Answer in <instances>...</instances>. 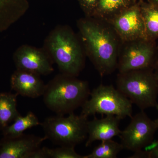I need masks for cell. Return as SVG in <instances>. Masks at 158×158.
Instances as JSON below:
<instances>
[{
  "mask_svg": "<svg viewBox=\"0 0 158 158\" xmlns=\"http://www.w3.org/2000/svg\"><path fill=\"white\" fill-rule=\"evenodd\" d=\"M86 56L101 76L113 73L118 67L119 41L109 23L93 17L80 19L77 23Z\"/></svg>",
  "mask_w": 158,
  "mask_h": 158,
  "instance_id": "obj_1",
  "label": "cell"
},
{
  "mask_svg": "<svg viewBox=\"0 0 158 158\" xmlns=\"http://www.w3.org/2000/svg\"><path fill=\"white\" fill-rule=\"evenodd\" d=\"M42 48L60 73L77 77L85 67L86 55L81 40L69 26L55 27L46 37Z\"/></svg>",
  "mask_w": 158,
  "mask_h": 158,
  "instance_id": "obj_2",
  "label": "cell"
},
{
  "mask_svg": "<svg viewBox=\"0 0 158 158\" xmlns=\"http://www.w3.org/2000/svg\"><path fill=\"white\" fill-rule=\"evenodd\" d=\"M90 94L88 82L60 73L46 85L43 96L49 110L64 116L82 107Z\"/></svg>",
  "mask_w": 158,
  "mask_h": 158,
  "instance_id": "obj_3",
  "label": "cell"
},
{
  "mask_svg": "<svg viewBox=\"0 0 158 158\" xmlns=\"http://www.w3.org/2000/svg\"><path fill=\"white\" fill-rule=\"evenodd\" d=\"M116 84L117 89L141 110L158 103V84L152 68L119 73Z\"/></svg>",
  "mask_w": 158,
  "mask_h": 158,
  "instance_id": "obj_4",
  "label": "cell"
},
{
  "mask_svg": "<svg viewBox=\"0 0 158 158\" xmlns=\"http://www.w3.org/2000/svg\"><path fill=\"white\" fill-rule=\"evenodd\" d=\"M88 117L73 113L67 116L57 115L46 117L40 125L44 136L59 146L75 147L88 138Z\"/></svg>",
  "mask_w": 158,
  "mask_h": 158,
  "instance_id": "obj_5",
  "label": "cell"
},
{
  "mask_svg": "<svg viewBox=\"0 0 158 158\" xmlns=\"http://www.w3.org/2000/svg\"><path fill=\"white\" fill-rule=\"evenodd\" d=\"M90 96L82 106V115H114L121 119L132 116L133 104L112 85H99L90 92Z\"/></svg>",
  "mask_w": 158,
  "mask_h": 158,
  "instance_id": "obj_6",
  "label": "cell"
},
{
  "mask_svg": "<svg viewBox=\"0 0 158 158\" xmlns=\"http://www.w3.org/2000/svg\"><path fill=\"white\" fill-rule=\"evenodd\" d=\"M157 129L154 120L141 110L132 116L129 124L118 136L123 148L134 153L141 151L152 143Z\"/></svg>",
  "mask_w": 158,
  "mask_h": 158,
  "instance_id": "obj_7",
  "label": "cell"
},
{
  "mask_svg": "<svg viewBox=\"0 0 158 158\" xmlns=\"http://www.w3.org/2000/svg\"><path fill=\"white\" fill-rule=\"evenodd\" d=\"M124 43L126 45L118 56L119 73L152 68L156 52V41L139 39Z\"/></svg>",
  "mask_w": 158,
  "mask_h": 158,
  "instance_id": "obj_8",
  "label": "cell"
},
{
  "mask_svg": "<svg viewBox=\"0 0 158 158\" xmlns=\"http://www.w3.org/2000/svg\"><path fill=\"white\" fill-rule=\"evenodd\" d=\"M108 23L123 43L146 39L139 1L122 11Z\"/></svg>",
  "mask_w": 158,
  "mask_h": 158,
  "instance_id": "obj_9",
  "label": "cell"
},
{
  "mask_svg": "<svg viewBox=\"0 0 158 158\" xmlns=\"http://www.w3.org/2000/svg\"><path fill=\"white\" fill-rule=\"evenodd\" d=\"M13 61L16 69L27 71L40 76H47L53 72V62L42 48L23 44L15 51Z\"/></svg>",
  "mask_w": 158,
  "mask_h": 158,
  "instance_id": "obj_10",
  "label": "cell"
},
{
  "mask_svg": "<svg viewBox=\"0 0 158 158\" xmlns=\"http://www.w3.org/2000/svg\"><path fill=\"white\" fill-rule=\"evenodd\" d=\"M47 140L44 137L24 133L13 138L0 140V158H31L32 155Z\"/></svg>",
  "mask_w": 158,
  "mask_h": 158,
  "instance_id": "obj_11",
  "label": "cell"
},
{
  "mask_svg": "<svg viewBox=\"0 0 158 158\" xmlns=\"http://www.w3.org/2000/svg\"><path fill=\"white\" fill-rule=\"evenodd\" d=\"M10 86L19 95L36 98L43 96L46 85L39 75L16 69L11 75Z\"/></svg>",
  "mask_w": 158,
  "mask_h": 158,
  "instance_id": "obj_12",
  "label": "cell"
},
{
  "mask_svg": "<svg viewBox=\"0 0 158 158\" xmlns=\"http://www.w3.org/2000/svg\"><path fill=\"white\" fill-rule=\"evenodd\" d=\"M120 120L114 115H106L105 118L98 119L94 117L88 121V138L85 146L88 147L94 141H106L119 136L121 132L119 128Z\"/></svg>",
  "mask_w": 158,
  "mask_h": 158,
  "instance_id": "obj_13",
  "label": "cell"
},
{
  "mask_svg": "<svg viewBox=\"0 0 158 158\" xmlns=\"http://www.w3.org/2000/svg\"><path fill=\"white\" fill-rule=\"evenodd\" d=\"M29 8L28 0H0V32L8 30Z\"/></svg>",
  "mask_w": 158,
  "mask_h": 158,
  "instance_id": "obj_14",
  "label": "cell"
},
{
  "mask_svg": "<svg viewBox=\"0 0 158 158\" xmlns=\"http://www.w3.org/2000/svg\"><path fill=\"white\" fill-rule=\"evenodd\" d=\"M135 3L133 0H99L92 17L108 23Z\"/></svg>",
  "mask_w": 158,
  "mask_h": 158,
  "instance_id": "obj_15",
  "label": "cell"
},
{
  "mask_svg": "<svg viewBox=\"0 0 158 158\" xmlns=\"http://www.w3.org/2000/svg\"><path fill=\"white\" fill-rule=\"evenodd\" d=\"M17 93L0 92V131L21 115L17 108Z\"/></svg>",
  "mask_w": 158,
  "mask_h": 158,
  "instance_id": "obj_16",
  "label": "cell"
},
{
  "mask_svg": "<svg viewBox=\"0 0 158 158\" xmlns=\"http://www.w3.org/2000/svg\"><path fill=\"white\" fill-rule=\"evenodd\" d=\"M146 39L156 41L158 38V6L143 0L139 1Z\"/></svg>",
  "mask_w": 158,
  "mask_h": 158,
  "instance_id": "obj_17",
  "label": "cell"
},
{
  "mask_svg": "<svg viewBox=\"0 0 158 158\" xmlns=\"http://www.w3.org/2000/svg\"><path fill=\"white\" fill-rule=\"evenodd\" d=\"M40 124L41 123L36 115L30 111L24 116L20 115L15 119L12 124L6 127L2 131L3 137L13 138L23 135L26 130Z\"/></svg>",
  "mask_w": 158,
  "mask_h": 158,
  "instance_id": "obj_18",
  "label": "cell"
},
{
  "mask_svg": "<svg viewBox=\"0 0 158 158\" xmlns=\"http://www.w3.org/2000/svg\"><path fill=\"white\" fill-rule=\"evenodd\" d=\"M122 150L121 144L113 139L101 141L90 154L84 156L83 158H116Z\"/></svg>",
  "mask_w": 158,
  "mask_h": 158,
  "instance_id": "obj_19",
  "label": "cell"
},
{
  "mask_svg": "<svg viewBox=\"0 0 158 158\" xmlns=\"http://www.w3.org/2000/svg\"><path fill=\"white\" fill-rule=\"evenodd\" d=\"M44 158H83L76 152L75 147L59 146L56 148L42 147Z\"/></svg>",
  "mask_w": 158,
  "mask_h": 158,
  "instance_id": "obj_20",
  "label": "cell"
},
{
  "mask_svg": "<svg viewBox=\"0 0 158 158\" xmlns=\"http://www.w3.org/2000/svg\"><path fill=\"white\" fill-rule=\"evenodd\" d=\"M86 17H92L99 0H77Z\"/></svg>",
  "mask_w": 158,
  "mask_h": 158,
  "instance_id": "obj_21",
  "label": "cell"
},
{
  "mask_svg": "<svg viewBox=\"0 0 158 158\" xmlns=\"http://www.w3.org/2000/svg\"><path fill=\"white\" fill-rule=\"evenodd\" d=\"M148 153V158H158V140L156 141L155 147Z\"/></svg>",
  "mask_w": 158,
  "mask_h": 158,
  "instance_id": "obj_22",
  "label": "cell"
},
{
  "mask_svg": "<svg viewBox=\"0 0 158 158\" xmlns=\"http://www.w3.org/2000/svg\"><path fill=\"white\" fill-rule=\"evenodd\" d=\"M154 69H158V47H157L155 58L152 66Z\"/></svg>",
  "mask_w": 158,
  "mask_h": 158,
  "instance_id": "obj_23",
  "label": "cell"
},
{
  "mask_svg": "<svg viewBox=\"0 0 158 158\" xmlns=\"http://www.w3.org/2000/svg\"><path fill=\"white\" fill-rule=\"evenodd\" d=\"M148 2L158 6V0H147Z\"/></svg>",
  "mask_w": 158,
  "mask_h": 158,
  "instance_id": "obj_24",
  "label": "cell"
},
{
  "mask_svg": "<svg viewBox=\"0 0 158 158\" xmlns=\"http://www.w3.org/2000/svg\"><path fill=\"white\" fill-rule=\"evenodd\" d=\"M155 108L156 109L158 112V103L156 105ZM154 121L155 122L156 125L158 129V117L156 118V119L154 120Z\"/></svg>",
  "mask_w": 158,
  "mask_h": 158,
  "instance_id": "obj_25",
  "label": "cell"
},
{
  "mask_svg": "<svg viewBox=\"0 0 158 158\" xmlns=\"http://www.w3.org/2000/svg\"><path fill=\"white\" fill-rule=\"evenodd\" d=\"M154 73L158 84V69H154Z\"/></svg>",
  "mask_w": 158,
  "mask_h": 158,
  "instance_id": "obj_26",
  "label": "cell"
},
{
  "mask_svg": "<svg viewBox=\"0 0 158 158\" xmlns=\"http://www.w3.org/2000/svg\"><path fill=\"white\" fill-rule=\"evenodd\" d=\"M140 1H141V0H133V1H134L135 3H137Z\"/></svg>",
  "mask_w": 158,
  "mask_h": 158,
  "instance_id": "obj_27",
  "label": "cell"
}]
</instances>
